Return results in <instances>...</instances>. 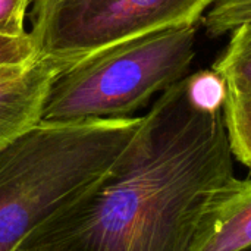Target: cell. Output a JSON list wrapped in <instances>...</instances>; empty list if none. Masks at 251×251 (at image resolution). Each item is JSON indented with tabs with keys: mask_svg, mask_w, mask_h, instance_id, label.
<instances>
[{
	"mask_svg": "<svg viewBox=\"0 0 251 251\" xmlns=\"http://www.w3.org/2000/svg\"><path fill=\"white\" fill-rule=\"evenodd\" d=\"M238 251H251V244L250 246H247V247H244V249H241V250Z\"/></svg>",
	"mask_w": 251,
	"mask_h": 251,
	"instance_id": "13",
	"label": "cell"
},
{
	"mask_svg": "<svg viewBox=\"0 0 251 251\" xmlns=\"http://www.w3.org/2000/svg\"><path fill=\"white\" fill-rule=\"evenodd\" d=\"M29 0H0V34L19 37L26 34L25 16Z\"/></svg>",
	"mask_w": 251,
	"mask_h": 251,
	"instance_id": "11",
	"label": "cell"
},
{
	"mask_svg": "<svg viewBox=\"0 0 251 251\" xmlns=\"http://www.w3.org/2000/svg\"><path fill=\"white\" fill-rule=\"evenodd\" d=\"M141 118L43 122L0 150V251L76 200L116 160Z\"/></svg>",
	"mask_w": 251,
	"mask_h": 251,
	"instance_id": "2",
	"label": "cell"
},
{
	"mask_svg": "<svg viewBox=\"0 0 251 251\" xmlns=\"http://www.w3.org/2000/svg\"><path fill=\"white\" fill-rule=\"evenodd\" d=\"M65 69L47 59L0 66V150L41 121L50 84Z\"/></svg>",
	"mask_w": 251,
	"mask_h": 251,
	"instance_id": "5",
	"label": "cell"
},
{
	"mask_svg": "<svg viewBox=\"0 0 251 251\" xmlns=\"http://www.w3.org/2000/svg\"><path fill=\"white\" fill-rule=\"evenodd\" d=\"M224 100L213 69L165 90L112 166L15 251H193L203 210L235 176Z\"/></svg>",
	"mask_w": 251,
	"mask_h": 251,
	"instance_id": "1",
	"label": "cell"
},
{
	"mask_svg": "<svg viewBox=\"0 0 251 251\" xmlns=\"http://www.w3.org/2000/svg\"><path fill=\"white\" fill-rule=\"evenodd\" d=\"M222 112L232 156L251 169V96L225 94Z\"/></svg>",
	"mask_w": 251,
	"mask_h": 251,
	"instance_id": "8",
	"label": "cell"
},
{
	"mask_svg": "<svg viewBox=\"0 0 251 251\" xmlns=\"http://www.w3.org/2000/svg\"><path fill=\"white\" fill-rule=\"evenodd\" d=\"M37 60V49L29 31L24 35L0 34V66L29 65Z\"/></svg>",
	"mask_w": 251,
	"mask_h": 251,
	"instance_id": "10",
	"label": "cell"
},
{
	"mask_svg": "<svg viewBox=\"0 0 251 251\" xmlns=\"http://www.w3.org/2000/svg\"><path fill=\"white\" fill-rule=\"evenodd\" d=\"M216 0H29L37 59L65 68L109 46L199 24Z\"/></svg>",
	"mask_w": 251,
	"mask_h": 251,
	"instance_id": "4",
	"label": "cell"
},
{
	"mask_svg": "<svg viewBox=\"0 0 251 251\" xmlns=\"http://www.w3.org/2000/svg\"><path fill=\"white\" fill-rule=\"evenodd\" d=\"M251 244V179L231 178L203 210L193 251H238Z\"/></svg>",
	"mask_w": 251,
	"mask_h": 251,
	"instance_id": "6",
	"label": "cell"
},
{
	"mask_svg": "<svg viewBox=\"0 0 251 251\" xmlns=\"http://www.w3.org/2000/svg\"><path fill=\"white\" fill-rule=\"evenodd\" d=\"M225 84V94L251 96V22L232 29V37L212 68Z\"/></svg>",
	"mask_w": 251,
	"mask_h": 251,
	"instance_id": "7",
	"label": "cell"
},
{
	"mask_svg": "<svg viewBox=\"0 0 251 251\" xmlns=\"http://www.w3.org/2000/svg\"><path fill=\"white\" fill-rule=\"evenodd\" d=\"M197 24L135 37L71 65L51 81L43 122L129 118L187 76L196 56Z\"/></svg>",
	"mask_w": 251,
	"mask_h": 251,
	"instance_id": "3",
	"label": "cell"
},
{
	"mask_svg": "<svg viewBox=\"0 0 251 251\" xmlns=\"http://www.w3.org/2000/svg\"><path fill=\"white\" fill-rule=\"evenodd\" d=\"M247 12H251V0H216L201 22L212 37H219L232 31Z\"/></svg>",
	"mask_w": 251,
	"mask_h": 251,
	"instance_id": "9",
	"label": "cell"
},
{
	"mask_svg": "<svg viewBox=\"0 0 251 251\" xmlns=\"http://www.w3.org/2000/svg\"><path fill=\"white\" fill-rule=\"evenodd\" d=\"M246 22H251V12H247L246 15H243V16L237 21L235 28H237V26H240V25H243V24H246ZM235 28H234V29H235Z\"/></svg>",
	"mask_w": 251,
	"mask_h": 251,
	"instance_id": "12",
	"label": "cell"
}]
</instances>
